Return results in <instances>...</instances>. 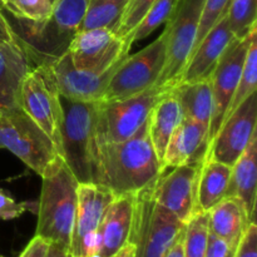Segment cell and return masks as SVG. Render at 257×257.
I'll list each match as a JSON object with an SVG mask.
<instances>
[{
    "instance_id": "1",
    "label": "cell",
    "mask_w": 257,
    "mask_h": 257,
    "mask_svg": "<svg viewBox=\"0 0 257 257\" xmlns=\"http://www.w3.org/2000/svg\"><path fill=\"white\" fill-rule=\"evenodd\" d=\"M162 173L151 142L148 119L135 135L122 142L97 146L94 183L105 186L115 196L138 193Z\"/></svg>"
},
{
    "instance_id": "2",
    "label": "cell",
    "mask_w": 257,
    "mask_h": 257,
    "mask_svg": "<svg viewBox=\"0 0 257 257\" xmlns=\"http://www.w3.org/2000/svg\"><path fill=\"white\" fill-rule=\"evenodd\" d=\"M40 177L42 191L37 202L35 235L69 250L79 182L59 155L47 166Z\"/></svg>"
},
{
    "instance_id": "3",
    "label": "cell",
    "mask_w": 257,
    "mask_h": 257,
    "mask_svg": "<svg viewBox=\"0 0 257 257\" xmlns=\"http://www.w3.org/2000/svg\"><path fill=\"white\" fill-rule=\"evenodd\" d=\"M89 0H55L52 14L42 22L17 20L12 27L33 64H49L68 53L79 30Z\"/></svg>"
},
{
    "instance_id": "4",
    "label": "cell",
    "mask_w": 257,
    "mask_h": 257,
    "mask_svg": "<svg viewBox=\"0 0 257 257\" xmlns=\"http://www.w3.org/2000/svg\"><path fill=\"white\" fill-rule=\"evenodd\" d=\"M60 156L78 182L94 183L98 102H75L60 95Z\"/></svg>"
},
{
    "instance_id": "5",
    "label": "cell",
    "mask_w": 257,
    "mask_h": 257,
    "mask_svg": "<svg viewBox=\"0 0 257 257\" xmlns=\"http://www.w3.org/2000/svg\"><path fill=\"white\" fill-rule=\"evenodd\" d=\"M152 185L136 195L130 237L136 248L135 257H165L186 225L156 202Z\"/></svg>"
},
{
    "instance_id": "6",
    "label": "cell",
    "mask_w": 257,
    "mask_h": 257,
    "mask_svg": "<svg viewBox=\"0 0 257 257\" xmlns=\"http://www.w3.org/2000/svg\"><path fill=\"white\" fill-rule=\"evenodd\" d=\"M170 87H155L120 100H99L95 122L97 146L122 142L132 137L146 122L156 103Z\"/></svg>"
},
{
    "instance_id": "7",
    "label": "cell",
    "mask_w": 257,
    "mask_h": 257,
    "mask_svg": "<svg viewBox=\"0 0 257 257\" xmlns=\"http://www.w3.org/2000/svg\"><path fill=\"white\" fill-rule=\"evenodd\" d=\"M0 150H8L42 176L58 151L47 133L22 109L0 113Z\"/></svg>"
},
{
    "instance_id": "8",
    "label": "cell",
    "mask_w": 257,
    "mask_h": 257,
    "mask_svg": "<svg viewBox=\"0 0 257 257\" xmlns=\"http://www.w3.org/2000/svg\"><path fill=\"white\" fill-rule=\"evenodd\" d=\"M166 49L167 38L163 30L147 47L128 54L110 78L102 100L127 99L155 87L165 68Z\"/></svg>"
},
{
    "instance_id": "9",
    "label": "cell",
    "mask_w": 257,
    "mask_h": 257,
    "mask_svg": "<svg viewBox=\"0 0 257 257\" xmlns=\"http://www.w3.org/2000/svg\"><path fill=\"white\" fill-rule=\"evenodd\" d=\"M206 0H178L170 19L166 22V63L157 84L175 87L195 45L198 25Z\"/></svg>"
},
{
    "instance_id": "10",
    "label": "cell",
    "mask_w": 257,
    "mask_h": 257,
    "mask_svg": "<svg viewBox=\"0 0 257 257\" xmlns=\"http://www.w3.org/2000/svg\"><path fill=\"white\" fill-rule=\"evenodd\" d=\"M20 107L47 133L60 156L63 110L60 94L48 64L34 65L24 78L20 90Z\"/></svg>"
},
{
    "instance_id": "11",
    "label": "cell",
    "mask_w": 257,
    "mask_h": 257,
    "mask_svg": "<svg viewBox=\"0 0 257 257\" xmlns=\"http://www.w3.org/2000/svg\"><path fill=\"white\" fill-rule=\"evenodd\" d=\"M115 195L98 183H79L78 203L69 252L77 257L98 253V228Z\"/></svg>"
},
{
    "instance_id": "12",
    "label": "cell",
    "mask_w": 257,
    "mask_h": 257,
    "mask_svg": "<svg viewBox=\"0 0 257 257\" xmlns=\"http://www.w3.org/2000/svg\"><path fill=\"white\" fill-rule=\"evenodd\" d=\"M257 33V28L251 30L247 37L242 39H233L230 43L222 57L218 60L215 70L211 74L212 87V114L208 125V142L213 140L220 130L227 108L230 105L235 90L240 80L243 63L247 55L248 47L252 37ZM210 146V145H208Z\"/></svg>"
},
{
    "instance_id": "13",
    "label": "cell",
    "mask_w": 257,
    "mask_h": 257,
    "mask_svg": "<svg viewBox=\"0 0 257 257\" xmlns=\"http://www.w3.org/2000/svg\"><path fill=\"white\" fill-rule=\"evenodd\" d=\"M124 38L104 28L78 32L68 49L73 65L80 70L104 73L130 54Z\"/></svg>"
},
{
    "instance_id": "14",
    "label": "cell",
    "mask_w": 257,
    "mask_h": 257,
    "mask_svg": "<svg viewBox=\"0 0 257 257\" xmlns=\"http://www.w3.org/2000/svg\"><path fill=\"white\" fill-rule=\"evenodd\" d=\"M257 95L252 93L227 118H225L208 146L210 160L232 167L256 136Z\"/></svg>"
},
{
    "instance_id": "15",
    "label": "cell",
    "mask_w": 257,
    "mask_h": 257,
    "mask_svg": "<svg viewBox=\"0 0 257 257\" xmlns=\"http://www.w3.org/2000/svg\"><path fill=\"white\" fill-rule=\"evenodd\" d=\"M202 162L173 167L170 172L161 173L152 185L156 202L183 223L195 215L196 186Z\"/></svg>"
},
{
    "instance_id": "16",
    "label": "cell",
    "mask_w": 257,
    "mask_h": 257,
    "mask_svg": "<svg viewBox=\"0 0 257 257\" xmlns=\"http://www.w3.org/2000/svg\"><path fill=\"white\" fill-rule=\"evenodd\" d=\"M122 62L123 59L109 70L98 74L75 68L69 54L65 53L59 59L49 63L48 67L62 97L75 102H99L103 99L110 78Z\"/></svg>"
},
{
    "instance_id": "17",
    "label": "cell",
    "mask_w": 257,
    "mask_h": 257,
    "mask_svg": "<svg viewBox=\"0 0 257 257\" xmlns=\"http://www.w3.org/2000/svg\"><path fill=\"white\" fill-rule=\"evenodd\" d=\"M233 39L235 37L231 32L225 14L193 48L177 83L210 79L218 60Z\"/></svg>"
},
{
    "instance_id": "18",
    "label": "cell",
    "mask_w": 257,
    "mask_h": 257,
    "mask_svg": "<svg viewBox=\"0 0 257 257\" xmlns=\"http://www.w3.org/2000/svg\"><path fill=\"white\" fill-rule=\"evenodd\" d=\"M33 67L32 59L17 38L0 43V113L22 108L23 80Z\"/></svg>"
},
{
    "instance_id": "19",
    "label": "cell",
    "mask_w": 257,
    "mask_h": 257,
    "mask_svg": "<svg viewBox=\"0 0 257 257\" xmlns=\"http://www.w3.org/2000/svg\"><path fill=\"white\" fill-rule=\"evenodd\" d=\"M137 193L115 196L98 228V257L114 256L130 242Z\"/></svg>"
},
{
    "instance_id": "20",
    "label": "cell",
    "mask_w": 257,
    "mask_h": 257,
    "mask_svg": "<svg viewBox=\"0 0 257 257\" xmlns=\"http://www.w3.org/2000/svg\"><path fill=\"white\" fill-rule=\"evenodd\" d=\"M208 125L183 118L173 132L161 166L162 171L187 163L202 162L208 151Z\"/></svg>"
},
{
    "instance_id": "21",
    "label": "cell",
    "mask_w": 257,
    "mask_h": 257,
    "mask_svg": "<svg viewBox=\"0 0 257 257\" xmlns=\"http://www.w3.org/2000/svg\"><path fill=\"white\" fill-rule=\"evenodd\" d=\"M257 135L253 136L247 148L243 151L231 170L226 197H237L242 201L248 218L255 221V206L257 195V166H256Z\"/></svg>"
},
{
    "instance_id": "22",
    "label": "cell",
    "mask_w": 257,
    "mask_h": 257,
    "mask_svg": "<svg viewBox=\"0 0 257 257\" xmlns=\"http://www.w3.org/2000/svg\"><path fill=\"white\" fill-rule=\"evenodd\" d=\"M208 231L216 237L237 247L248 223V218L242 201L237 197H225L208 211Z\"/></svg>"
},
{
    "instance_id": "23",
    "label": "cell",
    "mask_w": 257,
    "mask_h": 257,
    "mask_svg": "<svg viewBox=\"0 0 257 257\" xmlns=\"http://www.w3.org/2000/svg\"><path fill=\"white\" fill-rule=\"evenodd\" d=\"M171 89L158 99L148 117V131H150L151 142H152L156 155L161 163H162L166 148H167L173 132L183 119V113L180 103Z\"/></svg>"
},
{
    "instance_id": "24",
    "label": "cell",
    "mask_w": 257,
    "mask_h": 257,
    "mask_svg": "<svg viewBox=\"0 0 257 257\" xmlns=\"http://www.w3.org/2000/svg\"><path fill=\"white\" fill-rule=\"evenodd\" d=\"M232 167L206 157L201 165L196 186L195 213L208 212L226 197Z\"/></svg>"
},
{
    "instance_id": "25",
    "label": "cell",
    "mask_w": 257,
    "mask_h": 257,
    "mask_svg": "<svg viewBox=\"0 0 257 257\" xmlns=\"http://www.w3.org/2000/svg\"><path fill=\"white\" fill-rule=\"evenodd\" d=\"M171 90L180 103L183 118L210 125L212 114L211 79L191 83L181 82L172 87Z\"/></svg>"
},
{
    "instance_id": "26",
    "label": "cell",
    "mask_w": 257,
    "mask_h": 257,
    "mask_svg": "<svg viewBox=\"0 0 257 257\" xmlns=\"http://www.w3.org/2000/svg\"><path fill=\"white\" fill-rule=\"evenodd\" d=\"M128 3L130 0H89L78 32L104 28L117 34Z\"/></svg>"
},
{
    "instance_id": "27",
    "label": "cell",
    "mask_w": 257,
    "mask_h": 257,
    "mask_svg": "<svg viewBox=\"0 0 257 257\" xmlns=\"http://www.w3.org/2000/svg\"><path fill=\"white\" fill-rule=\"evenodd\" d=\"M208 236V213H195L183 230V257H206Z\"/></svg>"
},
{
    "instance_id": "28",
    "label": "cell",
    "mask_w": 257,
    "mask_h": 257,
    "mask_svg": "<svg viewBox=\"0 0 257 257\" xmlns=\"http://www.w3.org/2000/svg\"><path fill=\"white\" fill-rule=\"evenodd\" d=\"M257 85V33L252 37L248 47L247 55L243 63L242 72H241L240 80L237 88L235 90L230 105L227 108L225 118H227L246 98L250 97L252 93H256Z\"/></svg>"
},
{
    "instance_id": "29",
    "label": "cell",
    "mask_w": 257,
    "mask_h": 257,
    "mask_svg": "<svg viewBox=\"0 0 257 257\" xmlns=\"http://www.w3.org/2000/svg\"><path fill=\"white\" fill-rule=\"evenodd\" d=\"M178 0H156L145 15L140 24L136 27V29L125 38L128 45L132 47L133 43L140 42L145 39L148 35L152 34L160 25L167 22L172 15Z\"/></svg>"
},
{
    "instance_id": "30",
    "label": "cell",
    "mask_w": 257,
    "mask_h": 257,
    "mask_svg": "<svg viewBox=\"0 0 257 257\" xmlns=\"http://www.w3.org/2000/svg\"><path fill=\"white\" fill-rule=\"evenodd\" d=\"M226 17L236 39L247 37L257 28V0H230Z\"/></svg>"
},
{
    "instance_id": "31",
    "label": "cell",
    "mask_w": 257,
    "mask_h": 257,
    "mask_svg": "<svg viewBox=\"0 0 257 257\" xmlns=\"http://www.w3.org/2000/svg\"><path fill=\"white\" fill-rule=\"evenodd\" d=\"M0 8L14 19L42 22L50 17L53 4L49 0H0Z\"/></svg>"
},
{
    "instance_id": "32",
    "label": "cell",
    "mask_w": 257,
    "mask_h": 257,
    "mask_svg": "<svg viewBox=\"0 0 257 257\" xmlns=\"http://www.w3.org/2000/svg\"><path fill=\"white\" fill-rule=\"evenodd\" d=\"M155 2L156 0H130L123 13L117 34L125 39L140 24Z\"/></svg>"
},
{
    "instance_id": "33",
    "label": "cell",
    "mask_w": 257,
    "mask_h": 257,
    "mask_svg": "<svg viewBox=\"0 0 257 257\" xmlns=\"http://www.w3.org/2000/svg\"><path fill=\"white\" fill-rule=\"evenodd\" d=\"M228 4H230V0H206L193 48L205 38L208 30L227 13Z\"/></svg>"
},
{
    "instance_id": "34",
    "label": "cell",
    "mask_w": 257,
    "mask_h": 257,
    "mask_svg": "<svg viewBox=\"0 0 257 257\" xmlns=\"http://www.w3.org/2000/svg\"><path fill=\"white\" fill-rule=\"evenodd\" d=\"M33 208H37V203L17 202L9 193L0 190V220H14Z\"/></svg>"
},
{
    "instance_id": "35",
    "label": "cell",
    "mask_w": 257,
    "mask_h": 257,
    "mask_svg": "<svg viewBox=\"0 0 257 257\" xmlns=\"http://www.w3.org/2000/svg\"><path fill=\"white\" fill-rule=\"evenodd\" d=\"M233 257H257V226L255 221L248 223Z\"/></svg>"
},
{
    "instance_id": "36",
    "label": "cell",
    "mask_w": 257,
    "mask_h": 257,
    "mask_svg": "<svg viewBox=\"0 0 257 257\" xmlns=\"http://www.w3.org/2000/svg\"><path fill=\"white\" fill-rule=\"evenodd\" d=\"M236 247L210 233L206 257H233Z\"/></svg>"
},
{
    "instance_id": "37",
    "label": "cell",
    "mask_w": 257,
    "mask_h": 257,
    "mask_svg": "<svg viewBox=\"0 0 257 257\" xmlns=\"http://www.w3.org/2000/svg\"><path fill=\"white\" fill-rule=\"evenodd\" d=\"M49 243V241L35 235L19 257H47Z\"/></svg>"
},
{
    "instance_id": "38",
    "label": "cell",
    "mask_w": 257,
    "mask_h": 257,
    "mask_svg": "<svg viewBox=\"0 0 257 257\" xmlns=\"http://www.w3.org/2000/svg\"><path fill=\"white\" fill-rule=\"evenodd\" d=\"M15 34L12 29L9 20H8L7 15L3 13L2 8H0V43L10 42V40L15 39Z\"/></svg>"
},
{
    "instance_id": "39",
    "label": "cell",
    "mask_w": 257,
    "mask_h": 257,
    "mask_svg": "<svg viewBox=\"0 0 257 257\" xmlns=\"http://www.w3.org/2000/svg\"><path fill=\"white\" fill-rule=\"evenodd\" d=\"M185 230V228H183ZM183 230L165 257H183Z\"/></svg>"
},
{
    "instance_id": "40",
    "label": "cell",
    "mask_w": 257,
    "mask_h": 257,
    "mask_svg": "<svg viewBox=\"0 0 257 257\" xmlns=\"http://www.w3.org/2000/svg\"><path fill=\"white\" fill-rule=\"evenodd\" d=\"M68 251L69 250H67V248L63 247V246L58 245V243L50 242L49 248H48L47 257H65Z\"/></svg>"
},
{
    "instance_id": "41",
    "label": "cell",
    "mask_w": 257,
    "mask_h": 257,
    "mask_svg": "<svg viewBox=\"0 0 257 257\" xmlns=\"http://www.w3.org/2000/svg\"><path fill=\"white\" fill-rule=\"evenodd\" d=\"M135 255H136L135 245L131 242H128V243H125V245L123 246V247L120 248V250L112 257H135Z\"/></svg>"
},
{
    "instance_id": "42",
    "label": "cell",
    "mask_w": 257,
    "mask_h": 257,
    "mask_svg": "<svg viewBox=\"0 0 257 257\" xmlns=\"http://www.w3.org/2000/svg\"><path fill=\"white\" fill-rule=\"evenodd\" d=\"M65 257H77V256H75V255H73V253H70L69 251H68V252H67V255H65Z\"/></svg>"
},
{
    "instance_id": "43",
    "label": "cell",
    "mask_w": 257,
    "mask_h": 257,
    "mask_svg": "<svg viewBox=\"0 0 257 257\" xmlns=\"http://www.w3.org/2000/svg\"><path fill=\"white\" fill-rule=\"evenodd\" d=\"M49 2H50V3H52V4H53V3H54V2H55V0H49Z\"/></svg>"
},
{
    "instance_id": "44",
    "label": "cell",
    "mask_w": 257,
    "mask_h": 257,
    "mask_svg": "<svg viewBox=\"0 0 257 257\" xmlns=\"http://www.w3.org/2000/svg\"><path fill=\"white\" fill-rule=\"evenodd\" d=\"M0 257H3V256H0Z\"/></svg>"
}]
</instances>
